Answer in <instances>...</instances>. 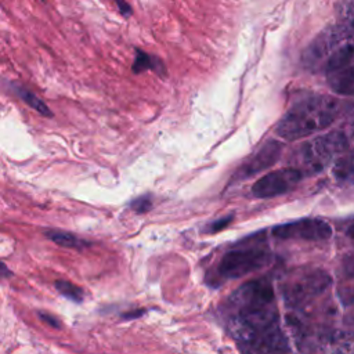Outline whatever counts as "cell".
Masks as SVG:
<instances>
[{
	"label": "cell",
	"mask_w": 354,
	"mask_h": 354,
	"mask_svg": "<svg viewBox=\"0 0 354 354\" xmlns=\"http://www.w3.org/2000/svg\"><path fill=\"white\" fill-rule=\"evenodd\" d=\"M340 111L339 102L329 95H311L296 102L277 124V134L293 141L330 126Z\"/></svg>",
	"instance_id": "6da1fadb"
},
{
	"label": "cell",
	"mask_w": 354,
	"mask_h": 354,
	"mask_svg": "<svg viewBox=\"0 0 354 354\" xmlns=\"http://www.w3.org/2000/svg\"><path fill=\"white\" fill-rule=\"evenodd\" d=\"M347 147L346 136L332 131L304 142L296 151V162L303 173H317L325 169Z\"/></svg>",
	"instance_id": "7a4b0ae2"
},
{
	"label": "cell",
	"mask_w": 354,
	"mask_h": 354,
	"mask_svg": "<svg viewBox=\"0 0 354 354\" xmlns=\"http://www.w3.org/2000/svg\"><path fill=\"white\" fill-rule=\"evenodd\" d=\"M270 261L271 253L266 246L257 242L253 245L242 242V246L228 250L221 257L218 274L224 279H236L264 268Z\"/></svg>",
	"instance_id": "3957f363"
},
{
	"label": "cell",
	"mask_w": 354,
	"mask_h": 354,
	"mask_svg": "<svg viewBox=\"0 0 354 354\" xmlns=\"http://www.w3.org/2000/svg\"><path fill=\"white\" fill-rule=\"evenodd\" d=\"M330 282L329 274L322 270L301 271L283 282L282 295L289 306H300L326 290Z\"/></svg>",
	"instance_id": "277c9868"
},
{
	"label": "cell",
	"mask_w": 354,
	"mask_h": 354,
	"mask_svg": "<svg viewBox=\"0 0 354 354\" xmlns=\"http://www.w3.org/2000/svg\"><path fill=\"white\" fill-rule=\"evenodd\" d=\"M325 75L329 87L342 95L354 94V44L344 43L326 59Z\"/></svg>",
	"instance_id": "5b68a950"
},
{
	"label": "cell",
	"mask_w": 354,
	"mask_h": 354,
	"mask_svg": "<svg viewBox=\"0 0 354 354\" xmlns=\"http://www.w3.org/2000/svg\"><path fill=\"white\" fill-rule=\"evenodd\" d=\"M275 293L272 283L266 279H254L241 285L230 297V306L235 310H248L259 308L274 304Z\"/></svg>",
	"instance_id": "8992f818"
},
{
	"label": "cell",
	"mask_w": 354,
	"mask_h": 354,
	"mask_svg": "<svg viewBox=\"0 0 354 354\" xmlns=\"http://www.w3.org/2000/svg\"><path fill=\"white\" fill-rule=\"evenodd\" d=\"M272 235L279 239L326 241L332 236V227L321 218H300L275 225Z\"/></svg>",
	"instance_id": "52a82bcc"
},
{
	"label": "cell",
	"mask_w": 354,
	"mask_h": 354,
	"mask_svg": "<svg viewBox=\"0 0 354 354\" xmlns=\"http://www.w3.org/2000/svg\"><path fill=\"white\" fill-rule=\"evenodd\" d=\"M303 176L304 173L297 167H286L271 171L253 184L252 194L256 198H272L283 195L292 191L300 183Z\"/></svg>",
	"instance_id": "ba28073f"
},
{
	"label": "cell",
	"mask_w": 354,
	"mask_h": 354,
	"mask_svg": "<svg viewBox=\"0 0 354 354\" xmlns=\"http://www.w3.org/2000/svg\"><path fill=\"white\" fill-rule=\"evenodd\" d=\"M348 36V33L343 29L342 25L329 28L325 32L319 33L304 50L301 61L304 66L307 68H315L319 65L324 59H326L332 55V53L339 48L342 44H344V39Z\"/></svg>",
	"instance_id": "9c48e42d"
},
{
	"label": "cell",
	"mask_w": 354,
	"mask_h": 354,
	"mask_svg": "<svg viewBox=\"0 0 354 354\" xmlns=\"http://www.w3.org/2000/svg\"><path fill=\"white\" fill-rule=\"evenodd\" d=\"M282 142L277 140H270L267 141L259 151H256L252 156L246 159L241 165V167L236 170L234 180H246L253 177L254 174L271 167L281 156L282 152Z\"/></svg>",
	"instance_id": "30bf717a"
},
{
	"label": "cell",
	"mask_w": 354,
	"mask_h": 354,
	"mask_svg": "<svg viewBox=\"0 0 354 354\" xmlns=\"http://www.w3.org/2000/svg\"><path fill=\"white\" fill-rule=\"evenodd\" d=\"M249 354H288L289 344L278 324L260 333L249 344L242 346Z\"/></svg>",
	"instance_id": "8fae6325"
},
{
	"label": "cell",
	"mask_w": 354,
	"mask_h": 354,
	"mask_svg": "<svg viewBox=\"0 0 354 354\" xmlns=\"http://www.w3.org/2000/svg\"><path fill=\"white\" fill-rule=\"evenodd\" d=\"M328 354H354V332H335L326 340Z\"/></svg>",
	"instance_id": "7c38bea8"
},
{
	"label": "cell",
	"mask_w": 354,
	"mask_h": 354,
	"mask_svg": "<svg viewBox=\"0 0 354 354\" xmlns=\"http://www.w3.org/2000/svg\"><path fill=\"white\" fill-rule=\"evenodd\" d=\"M131 71L134 73H141V72H145V71H153L160 76L166 75L165 65L158 57L151 55V54H148L145 51H141L138 48H136V58H134V62L131 65Z\"/></svg>",
	"instance_id": "4fadbf2b"
},
{
	"label": "cell",
	"mask_w": 354,
	"mask_h": 354,
	"mask_svg": "<svg viewBox=\"0 0 354 354\" xmlns=\"http://www.w3.org/2000/svg\"><path fill=\"white\" fill-rule=\"evenodd\" d=\"M46 236L53 241L54 243L59 245V246H64V248H71V249H84L90 245V242L71 234V232H66V231H58V230H48L46 231Z\"/></svg>",
	"instance_id": "5bb4252c"
},
{
	"label": "cell",
	"mask_w": 354,
	"mask_h": 354,
	"mask_svg": "<svg viewBox=\"0 0 354 354\" xmlns=\"http://www.w3.org/2000/svg\"><path fill=\"white\" fill-rule=\"evenodd\" d=\"M15 93L17 95L25 102L28 104L30 108H33L35 111H37L40 115L43 116H53V112L50 111V108L33 93H30L29 90H26L25 87H21V86H17L15 87Z\"/></svg>",
	"instance_id": "9a60e30c"
},
{
	"label": "cell",
	"mask_w": 354,
	"mask_h": 354,
	"mask_svg": "<svg viewBox=\"0 0 354 354\" xmlns=\"http://www.w3.org/2000/svg\"><path fill=\"white\" fill-rule=\"evenodd\" d=\"M54 286H55V289H57L62 296H65L66 299H69V300H72V301L80 303V301L83 300V296H84L83 290H82L79 286H76V285H73L72 282H69V281H62V279L55 281Z\"/></svg>",
	"instance_id": "2e32d148"
},
{
	"label": "cell",
	"mask_w": 354,
	"mask_h": 354,
	"mask_svg": "<svg viewBox=\"0 0 354 354\" xmlns=\"http://www.w3.org/2000/svg\"><path fill=\"white\" fill-rule=\"evenodd\" d=\"M342 26L350 35L354 33V0H347L340 11Z\"/></svg>",
	"instance_id": "e0dca14e"
},
{
	"label": "cell",
	"mask_w": 354,
	"mask_h": 354,
	"mask_svg": "<svg viewBox=\"0 0 354 354\" xmlns=\"http://www.w3.org/2000/svg\"><path fill=\"white\" fill-rule=\"evenodd\" d=\"M130 207L136 213H147L152 207V198L149 195H141L134 201H131Z\"/></svg>",
	"instance_id": "ac0fdd59"
},
{
	"label": "cell",
	"mask_w": 354,
	"mask_h": 354,
	"mask_svg": "<svg viewBox=\"0 0 354 354\" xmlns=\"http://www.w3.org/2000/svg\"><path fill=\"white\" fill-rule=\"evenodd\" d=\"M231 220H232V216H227V217L218 218L217 221H214V223H212V224L209 225L207 231H209V232H217V231H220V230L225 228V227L230 224V221H231Z\"/></svg>",
	"instance_id": "d6986e66"
},
{
	"label": "cell",
	"mask_w": 354,
	"mask_h": 354,
	"mask_svg": "<svg viewBox=\"0 0 354 354\" xmlns=\"http://www.w3.org/2000/svg\"><path fill=\"white\" fill-rule=\"evenodd\" d=\"M39 317H40V319L41 321H44L46 324H48L50 326H53V328H57V329H59L61 328V321L58 319V318H55V315H51V314H48V313H39Z\"/></svg>",
	"instance_id": "ffe728a7"
},
{
	"label": "cell",
	"mask_w": 354,
	"mask_h": 354,
	"mask_svg": "<svg viewBox=\"0 0 354 354\" xmlns=\"http://www.w3.org/2000/svg\"><path fill=\"white\" fill-rule=\"evenodd\" d=\"M343 270L347 277H354V256H348L343 263Z\"/></svg>",
	"instance_id": "44dd1931"
},
{
	"label": "cell",
	"mask_w": 354,
	"mask_h": 354,
	"mask_svg": "<svg viewBox=\"0 0 354 354\" xmlns=\"http://www.w3.org/2000/svg\"><path fill=\"white\" fill-rule=\"evenodd\" d=\"M116 4L119 7V11L122 12V15H124V17L131 15V12H133L131 7H130V4L126 0H116Z\"/></svg>",
	"instance_id": "7402d4cb"
},
{
	"label": "cell",
	"mask_w": 354,
	"mask_h": 354,
	"mask_svg": "<svg viewBox=\"0 0 354 354\" xmlns=\"http://www.w3.org/2000/svg\"><path fill=\"white\" fill-rule=\"evenodd\" d=\"M145 313V310H138V311H131V313H126V314H123V318L124 319H131V318H137V317H140L141 314H144Z\"/></svg>",
	"instance_id": "603a6c76"
},
{
	"label": "cell",
	"mask_w": 354,
	"mask_h": 354,
	"mask_svg": "<svg viewBox=\"0 0 354 354\" xmlns=\"http://www.w3.org/2000/svg\"><path fill=\"white\" fill-rule=\"evenodd\" d=\"M347 236L354 241V224H351V225L347 228Z\"/></svg>",
	"instance_id": "cb8c5ba5"
},
{
	"label": "cell",
	"mask_w": 354,
	"mask_h": 354,
	"mask_svg": "<svg viewBox=\"0 0 354 354\" xmlns=\"http://www.w3.org/2000/svg\"><path fill=\"white\" fill-rule=\"evenodd\" d=\"M1 270H3V271H1V275H3V277H7V275H11V272H8V270H7V267H6V264H3V266H1Z\"/></svg>",
	"instance_id": "d4e9b609"
}]
</instances>
